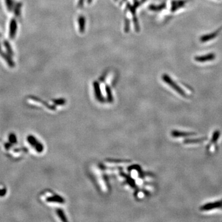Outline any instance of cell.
<instances>
[{"label":"cell","mask_w":222,"mask_h":222,"mask_svg":"<svg viewBox=\"0 0 222 222\" xmlns=\"http://www.w3.org/2000/svg\"><path fill=\"white\" fill-rule=\"evenodd\" d=\"M9 139L10 141H11V142L14 143V142H15L16 141V138H15V136L14 135H11L10 136H9Z\"/></svg>","instance_id":"obj_21"},{"label":"cell","mask_w":222,"mask_h":222,"mask_svg":"<svg viewBox=\"0 0 222 222\" xmlns=\"http://www.w3.org/2000/svg\"><path fill=\"white\" fill-rule=\"evenodd\" d=\"M6 6H7L8 11H11L12 7H13L12 0H6Z\"/></svg>","instance_id":"obj_17"},{"label":"cell","mask_w":222,"mask_h":222,"mask_svg":"<svg viewBox=\"0 0 222 222\" xmlns=\"http://www.w3.org/2000/svg\"><path fill=\"white\" fill-rule=\"evenodd\" d=\"M93 0H87V2L88 4H90L91 2H92Z\"/></svg>","instance_id":"obj_22"},{"label":"cell","mask_w":222,"mask_h":222,"mask_svg":"<svg viewBox=\"0 0 222 222\" xmlns=\"http://www.w3.org/2000/svg\"><path fill=\"white\" fill-rule=\"evenodd\" d=\"M220 136V131L217 130L213 133L210 142L207 146V150L209 152L212 153V152H215V151L216 150L217 142H218V140L219 139Z\"/></svg>","instance_id":"obj_2"},{"label":"cell","mask_w":222,"mask_h":222,"mask_svg":"<svg viewBox=\"0 0 222 222\" xmlns=\"http://www.w3.org/2000/svg\"><path fill=\"white\" fill-rule=\"evenodd\" d=\"M5 46H6V49H7L8 52V53H9L11 55H12V51L11 47V46L9 45V44L7 42H5Z\"/></svg>","instance_id":"obj_19"},{"label":"cell","mask_w":222,"mask_h":222,"mask_svg":"<svg viewBox=\"0 0 222 222\" xmlns=\"http://www.w3.org/2000/svg\"><path fill=\"white\" fill-rule=\"evenodd\" d=\"M78 22L79 27V31L81 33L85 32V17L83 15H80L78 18Z\"/></svg>","instance_id":"obj_10"},{"label":"cell","mask_w":222,"mask_h":222,"mask_svg":"<svg viewBox=\"0 0 222 222\" xmlns=\"http://www.w3.org/2000/svg\"><path fill=\"white\" fill-rule=\"evenodd\" d=\"M166 8V3H162V4L158 5V6H155L154 5H151L149 6V9L150 11H155V12L161 11H162L163 9H164Z\"/></svg>","instance_id":"obj_11"},{"label":"cell","mask_w":222,"mask_h":222,"mask_svg":"<svg viewBox=\"0 0 222 222\" xmlns=\"http://www.w3.org/2000/svg\"><path fill=\"white\" fill-rule=\"evenodd\" d=\"M21 3H18L15 8V11H14V13L15 14L16 16H19L20 14V12H21Z\"/></svg>","instance_id":"obj_16"},{"label":"cell","mask_w":222,"mask_h":222,"mask_svg":"<svg viewBox=\"0 0 222 222\" xmlns=\"http://www.w3.org/2000/svg\"><path fill=\"white\" fill-rule=\"evenodd\" d=\"M106 93H107V95H108V99L109 101H112V96L111 91V89H110L109 87L106 86Z\"/></svg>","instance_id":"obj_18"},{"label":"cell","mask_w":222,"mask_h":222,"mask_svg":"<svg viewBox=\"0 0 222 222\" xmlns=\"http://www.w3.org/2000/svg\"><path fill=\"white\" fill-rule=\"evenodd\" d=\"M135 1H136V0H135Z\"/></svg>","instance_id":"obj_26"},{"label":"cell","mask_w":222,"mask_h":222,"mask_svg":"<svg viewBox=\"0 0 222 222\" xmlns=\"http://www.w3.org/2000/svg\"><path fill=\"white\" fill-rule=\"evenodd\" d=\"M186 3H187V1H184V0H179V1H173L172 2L171 11L172 12H175L176 11L178 10L179 9L184 7Z\"/></svg>","instance_id":"obj_6"},{"label":"cell","mask_w":222,"mask_h":222,"mask_svg":"<svg viewBox=\"0 0 222 222\" xmlns=\"http://www.w3.org/2000/svg\"><path fill=\"white\" fill-rule=\"evenodd\" d=\"M215 58V54L214 53H209L208 54L201 56H196L194 57L196 61L199 63H205L207 61H211L214 60Z\"/></svg>","instance_id":"obj_4"},{"label":"cell","mask_w":222,"mask_h":222,"mask_svg":"<svg viewBox=\"0 0 222 222\" xmlns=\"http://www.w3.org/2000/svg\"><path fill=\"white\" fill-rule=\"evenodd\" d=\"M218 209H222V199L218 201H215L214 203L206 204L204 206L200 207V210L201 211H209Z\"/></svg>","instance_id":"obj_3"},{"label":"cell","mask_w":222,"mask_h":222,"mask_svg":"<svg viewBox=\"0 0 222 222\" xmlns=\"http://www.w3.org/2000/svg\"><path fill=\"white\" fill-rule=\"evenodd\" d=\"M9 29V37L12 39L15 37L17 32V22L14 19H12L11 21Z\"/></svg>","instance_id":"obj_9"},{"label":"cell","mask_w":222,"mask_h":222,"mask_svg":"<svg viewBox=\"0 0 222 222\" xmlns=\"http://www.w3.org/2000/svg\"><path fill=\"white\" fill-rule=\"evenodd\" d=\"M221 30H222V28L216 30L215 32H214L213 33H209L207 35H205L203 36H201L200 38V41L203 43H205V42L210 41V40H212V39L216 38L218 35V34L221 32Z\"/></svg>","instance_id":"obj_5"},{"label":"cell","mask_w":222,"mask_h":222,"mask_svg":"<svg viewBox=\"0 0 222 222\" xmlns=\"http://www.w3.org/2000/svg\"><path fill=\"white\" fill-rule=\"evenodd\" d=\"M117 1H118V0H114V2H117Z\"/></svg>","instance_id":"obj_24"},{"label":"cell","mask_w":222,"mask_h":222,"mask_svg":"<svg viewBox=\"0 0 222 222\" xmlns=\"http://www.w3.org/2000/svg\"><path fill=\"white\" fill-rule=\"evenodd\" d=\"M162 78L167 85H169L171 88H172L175 91H176L178 93H179L181 96H184V97L186 96V93H185V91L178 85H177L168 75H167V74L162 75Z\"/></svg>","instance_id":"obj_1"},{"label":"cell","mask_w":222,"mask_h":222,"mask_svg":"<svg viewBox=\"0 0 222 222\" xmlns=\"http://www.w3.org/2000/svg\"><path fill=\"white\" fill-rule=\"evenodd\" d=\"M133 22L134 24V26H135V29L136 32H139V30H140V27H139V21L136 17V15L133 16Z\"/></svg>","instance_id":"obj_14"},{"label":"cell","mask_w":222,"mask_h":222,"mask_svg":"<svg viewBox=\"0 0 222 222\" xmlns=\"http://www.w3.org/2000/svg\"><path fill=\"white\" fill-rule=\"evenodd\" d=\"M84 2H85V0H78V5H77V6L78 8H83L84 5Z\"/></svg>","instance_id":"obj_20"},{"label":"cell","mask_w":222,"mask_h":222,"mask_svg":"<svg viewBox=\"0 0 222 222\" xmlns=\"http://www.w3.org/2000/svg\"><path fill=\"white\" fill-rule=\"evenodd\" d=\"M0 51H1V46H0Z\"/></svg>","instance_id":"obj_25"},{"label":"cell","mask_w":222,"mask_h":222,"mask_svg":"<svg viewBox=\"0 0 222 222\" xmlns=\"http://www.w3.org/2000/svg\"><path fill=\"white\" fill-rule=\"evenodd\" d=\"M93 86H94V88L96 96L97 98V99H99V101L103 100V97H102V95H101V90H100V87H99V84L97 82H94L93 83Z\"/></svg>","instance_id":"obj_12"},{"label":"cell","mask_w":222,"mask_h":222,"mask_svg":"<svg viewBox=\"0 0 222 222\" xmlns=\"http://www.w3.org/2000/svg\"><path fill=\"white\" fill-rule=\"evenodd\" d=\"M146 0H139V1H135V3L133 5H131L129 3H127V8H129V10L132 15V16L135 15V12H136V9L139 7L141 4L144 3L145 2H146Z\"/></svg>","instance_id":"obj_7"},{"label":"cell","mask_w":222,"mask_h":222,"mask_svg":"<svg viewBox=\"0 0 222 222\" xmlns=\"http://www.w3.org/2000/svg\"><path fill=\"white\" fill-rule=\"evenodd\" d=\"M130 22L129 19L126 18L125 20V27H124V31L125 33H128L130 31Z\"/></svg>","instance_id":"obj_15"},{"label":"cell","mask_w":222,"mask_h":222,"mask_svg":"<svg viewBox=\"0 0 222 222\" xmlns=\"http://www.w3.org/2000/svg\"><path fill=\"white\" fill-rule=\"evenodd\" d=\"M126 1V0H122V1H121V3H120V4H122V3H124V2H125Z\"/></svg>","instance_id":"obj_23"},{"label":"cell","mask_w":222,"mask_h":222,"mask_svg":"<svg viewBox=\"0 0 222 222\" xmlns=\"http://www.w3.org/2000/svg\"><path fill=\"white\" fill-rule=\"evenodd\" d=\"M28 141L34 147H35V149H36L37 151L38 152H41L43 151V146L39 144L38 141L36 140L35 138H34L32 136H29L28 137Z\"/></svg>","instance_id":"obj_8"},{"label":"cell","mask_w":222,"mask_h":222,"mask_svg":"<svg viewBox=\"0 0 222 222\" xmlns=\"http://www.w3.org/2000/svg\"><path fill=\"white\" fill-rule=\"evenodd\" d=\"M194 134L192 133H187V132H182L179 131H173L172 133V135L174 137H185L192 136Z\"/></svg>","instance_id":"obj_13"}]
</instances>
